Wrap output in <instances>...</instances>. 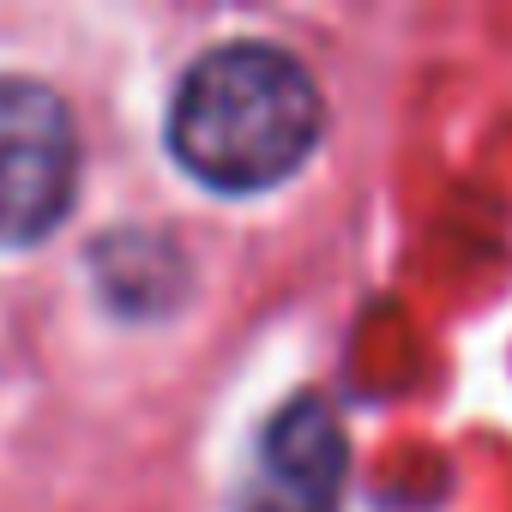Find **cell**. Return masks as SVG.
<instances>
[{
	"label": "cell",
	"instance_id": "obj_2",
	"mask_svg": "<svg viewBox=\"0 0 512 512\" xmlns=\"http://www.w3.org/2000/svg\"><path fill=\"white\" fill-rule=\"evenodd\" d=\"M79 187V133L37 79H0V247L43 241Z\"/></svg>",
	"mask_w": 512,
	"mask_h": 512
},
{
	"label": "cell",
	"instance_id": "obj_4",
	"mask_svg": "<svg viewBox=\"0 0 512 512\" xmlns=\"http://www.w3.org/2000/svg\"><path fill=\"white\" fill-rule=\"evenodd\" d=\"M97 266H103V284L115 302H139L151 296L163 308V290H169V272H175V247H163L157 235H103L97 247Z\"/></svg>",
	"mask_w": 512,
	"mask_h": 512
},
{
	"label": "cell",
	"instance_id": "obj_1",
	"mask_svg": "<svg viewBox=\"0 0 512 512\" xmlns=\"http://www.w3.org/2000/svg\"><path fill=\"white\" fill-rule=\"evenodd\" d=\"M326 109L308 67L272 43H223L199 55L169 109V145L217 193H260L308 163Z\"/></svg>",
	"mask_w": 512,
	"mask_h": 512
},
{
	"label": "cell",
	"instance_id": "obj_3",
	"mask_svg": "<svg viewBox=\"0 0 512 512\" xmlns=\"http://www.w3.org/2000/svg\"><path fill=\"white\" fill-rule=\"evenodd\" d=\"M344 482V434L320 398H302L272 416L260 440V476L247 488V512H332Z\"/></svg>",
	"mask_w": 512,
	"mask_h": 512
}]
</instances>
